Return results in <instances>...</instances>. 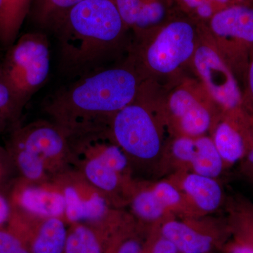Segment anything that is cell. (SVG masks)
<instances>
[{
	"mask_svg": "<svg viewBox=\"0 0 253 253\" xmlns=\"http://www.w3.org/2000/svg\"><path fill=\"white\" fill-rule=\"evenodd\" d=\"M85 174L91 184L104 191H113L118 185V173L99 154L86 165Z\"/></svg>",
	"mask_w": 253,
	"mask_h": 253,
	"instance_id": "cell-20",
	"label": "cell"
},
{
	"mask_svg": "<svg viewBox=\"0 0 253 253\" xmlns=\"http://www.w3.org/2000/svg\"><path fill=\"white\" fill-rule=\"evenodd\" d=\"M142 247L136 240H128L123 243L116 253H141Z\"/></svg>",
	"mask_w": 253,
	"mask_h": 253,
	"instance_id": "cell-33",
	"label": "cell"
},
{
	"mask_svg": "<svg viewBox=\"0 0 253 253\" xmlns=\"http://www.w3.org/2000/svg\"><path fill=\"white\" fill-rule=\"evenodd\" d=\"M132 208L136 215L148 221L157 220L166 211L153 189L146 190L136 195L132 202Z\"/></svg>",
	"mask_w": 253,
	"mask_h": 253,
	"instance_id": "cell-23",
	"label": "cell"
},
{
	"mask_svg": "<svg viewBox=\"0 0 253 253\" xmlns=\"http://www.w3.org/2000/svg\"><path fill=\"white\" fill-rule=\"evenodd\" d=\"M179 120L181 129L190 137L202 136L209 129L211 123V115L199 102L186 111Z\"/></svg>",
	"mask_w": 253,
	"mask_h": 253,
	"instance_id": "cell-21",
	"label": "cell"
},
{
	"mask_svg": "<svg viewBox=\"0 0 253 253\" xmlns=\"http://www.w3.org/2000/svg\"><path fill=\"white\" fill-rule=\"evenodd\" d=\"M19 1H21L23 4H24L26 5V6H27L28 7H29L30 9H31L32 1H33V0H19Z\"/></svg>",
	"mask_w": 253,
	"mask_h": 253,
	"instance_id": "cell-40",
	"label": "cell"
},
{
	"mask_svg": "<svg viewBox=\"0 0 253 253\" xmlns=\"http://www.w3.org/2000/svg\"><path fill=\"white\" fill-rule=\"evenodd\" d=\"M244 109L230 113V119L218 125L214 132V146L224 164L232 165L246 156L253 145V131Z\"/></svg>",
	"mask_w": 253,
	"mask_h": 253,
	"instance_id": "cell-9",
	"label": "cell"
},
{
	"mask_svg": "<svg viewBox=\"0 0 253 253\" xmlns=\"http://www.w3.org/2000/svg\"><path fill=\"white\" fill-rule=\"evenodd\" d=\"M24 106L0 66V133L14 127Z\"/></svg>",
	"mask_w": 253,
	"mask_h": 253,
	"instance_id": "cell-19",
	"label": "cell"
},
{
	"mask_svg": "<svg viewBox=\"0 0 253 253\" xmlns=\"http://www.w3.org/2000/svg\"><path fill=\"white\" fill-rule=\"evenodd\" d=\"M196 13L199 17L204 18V19L212 18L215 14L212 1L211 0H208L207 1H206L204 4L201 5L199 7L197 8V9L196 10Z\"/></svg>",
	"mask_w": 253,
	"mask_h": 253,
	"instance_id": "cell-34",
	"label": "cell"
},
{
	"mask_svg": "<svg viewBox=\"0 0 253 253\" xmlns=\"http://www.w3.org/2000/svg\"><path fill=\"white\" fill-rule=\"evenodd\" d=\"M148 253H179V252L176 246L169 240L161 235L159 231V235L152 243Z\"/></svg>",
	"mask_w": 253,
	"mask_h": 253,
	"instance_id": "cell-29",
	"label": "cell"
},
{
	"mask_svg": "<svg viewBox=\"0 0 253 253\" xmlns=\"http://www.w3.org/2000/svg\"><path fill=\"white\" fill-rule=\"evenodd\" d=\"M128 28L112 0H84L51 32L58 42L59 69L70 78L108 68Z\"/></svg>",
	"mask_w": 253,
	"mask_h": 253,
	"instance_id": "cell-2",
	"label": "cell"
},
{
	"mask_svg": "<svg viewBox=\"0 0 253 253\" xmlns=\"http://www.w3.org/2000/svg\"><path fill=\"white\" fill-rule=\"evenodd\" d=\"M231 229H239L253 234V210L245 212L244 215L240 216Z\"/></svg>",
	"mask_w": 253,
	"mask_h": 253,
	"instance_id": "cell-30",
	"label": "cell"
},
{
	"mask_svg": "<svg viewBox=\"0 0 253 253\" xmlns=\"http://www.w3.org/2000/svg\"><path fill=\"white\" fill-rule=\"evenodd\" d=\"M141 89L134 65L108 67L78 78L50 95L44 109L71 135L95 134L132 103Z\"/></svg>",
	"mask_w": 253,
	"mask_h": 253,
	"instance_id": "cell-1",
	"label": "cell"
},
{
	"mask_svg": "<svg viewBox=\"0 0 253 253\" xmlns=\"http://www.w3.org/2000/svg\"><path fill=\"white\" fill-rule=\"evenodd\" d=\"M64 253H101V246L90 229L79 226L68 234Z\"/></svg>",
	"mask_w": 253,
	"mask_h": 253,
	"instance_id": "cell-22",
	"label": "cell"
},
{
	"mask_svg": "<svg viewBox=\"0 0 253 253\" xmlns=\"http://www.w3.org/2000/svg\"><path fill=\"white\" fill-rule=\"evenodd\" d=\"M211 1H214L216 4L219 5L221 6V9H224L226 6L231 5V0H211Z\"/></svg>",
	"mask_w": 253,
	"mask_h": 253,
	"instance_id": "cell-38",
	"label": "cell"
},
{
	"mask_svg": "<svg viewBox=\"0 0 253 253\" xmlns=\"http://www.w3.org/2000/svg\"><path fill=\"white\" fill-rule=\"evenodd\" d=\"M183 4L185 5L186 7L190 9L196 11L198 7L207 1L208 0H180Z\"/></svg>",
	"mask_w": 253,
	"mask_h": 253,
	"instance_id": "cell-37",
	"label": "cell"
},
{
	"mask_svg": "<svg viewBox=\"0 0 253 253\" xmlns=\"http://www.w3.org/2000/svg\"><path fill=\"white\" fill-rule=\"evenodd\" d=\"M195 31L186 21L168 23L149 45L141 50V61L154 72L172 73L194 54Z\"/></svg>",
	"mask_w": 253,
	"mask_h": 253,
	"instance_id": "cell-6",
	"label": "cell"
},
{
	"mask_svg": "<svg viewBox=\"0 0 253 253\" xmlns=\"http://www.w3.org/2000/svg\"><path fill=\"white\" fill-rule=\"evenodd\" d=\"M11 208L10 203L2 195L0 194V227L9 220Z\"/></svg>",
	"mask_w": 253,
	"mask_h": 253,
	"instance_id": "cell-32",
	"label": "cell"
},
{
	"mask_svg": "<svg viewBox=\"0 0 253 253\" xmlns=\"http://www.w3.org/2000/svg\"><path fill=\"white\" fill-rule=\"evenodd\" d=\"M68 234L59 218H48L42 224L32 245L33 253H63Z\"/></svg>",
	"mask_w": 253,
	"mask_h": 253,
	"instance_id": "cell-18",
	"label": "cell"
},
{
	"mask_svg": "<svg viewBox=\"0 0 253 253\" xmlns=\"http://www.w3.org/2000/svg\"><path fill=\"white\" fill-rule=\"evenodd\" d=\"M224 249L226 253H253V249L249 245L235 238L226 245Z\"/></svg>",
	"mask_w": 253,
	"mask_h": 253,
	"instance_id": "cell-31",
	"label": "cell"
},
{
	"mask_svg": "<svg viewBox=\"0 0 253 253\" xmlns=\"http://www.w3.org/2000/svg\"><path fill=\"white\" fill-rule=\"evenodd\" d=\"M13 201L25 212L46 219L59 218L66 207L63 194L36 186H19L15 190Z\"/></svg>",
	"mask_w": 253,
	"mask_h": 253,
	"instance_id": "cell-11",
	"label": "cell"
},
{
	"mask_svg": "<svg viewBox=\"0 0 253 253\" xmlns=\"http://www.w3.org/2000/svg\"><path fill=\"white\" fill-rule=\"evenodd\" d=\"M65 214L68 220L76 222L82 220H97L107 211V204L102 196L94 193L90 198L83 200L77 190L68 186L63 192Z\"/></svg>",
	"mask_w": 253,
	"mask_h": 253,
	"instance_id": "cell-14",
	"label": "cell"
},
{
	"mask_svg": "<svg viewBox=\"0 0 253 253\" xmlns=\"http://www.w3.org/2000/svg\"><path fill=\"white\" fill-rule=\"evenodd\" d=\"M194 61L200 77L218 104L229 113L244 109L242 93L234 73L216 50L199 46Z\"/></svg>",
	"mask_w": 253,
	"mask_h": 253,
	"instance_id": "cell-7",
	"label": "cell"
},
{
	"mask_svg": "<svg viewBox=\"0 0 253 253\" xmlns=\"http://www.w3.org/2000/svg\"><path fill=\"white\" fill-rule=\"evenodd\" d=\"M246 93L243 95V106L253 113V49L250 54L246 73Z\"/></svg>",
	"mask_w": 253,
	"mask_h": 253,
	"instance_id": "cell-28",
	"label": "cell"
},
{
	"mask_svg": "<svg viewBox=\"0 0 253 253\" xmlns=\"http://www.w3.org/2000/svg\"><path fill=\"white\" fill-rule=\"evenodd\" d=\"M9 155L0 148V186L7 174L8 168L6 164L7 161L6 157L9 156Z\"/></svg>",
	"mask_w": 253,
	"mask_h": 253,
	"instance_id": "cell-36",
	"label": "cell"
},
{
	"mask_svg": "<svg viewBox=\"0 0 253 253\" xmlns=\"http://www.w3.org/2000/svg\"><path fill=\"white\" fill-rule=\"evenodd\" d=\"M247 163L249 166V168L252 169L253 172V145L251 149H250L249 153H248L247 155Z\"/></svg>",
	"mask_w": 253,
	"mask_h": 253,
	"instance_id": "cell-39",
	"label": "cell"
},
{
	"mask_svg": "<svg viewBox=\"0 0 253 253\" xmlns=\"http://www.w3.org/2000/svg\"><path fill=\"white\" fill-rule=\"evenodd\" d=\"M1 227H0V253H30L16 233L12 230H5Z\"/></svg>",
	"mask_w": 253,
	"mask_h": 253,
	"instance_id": "cell-26",
	"label": "cell"
},
{
	"mask_svg": "<svg viewBox=\"0 0 253 253\" xmlns=\"http://www.w3.org/2000/svg\"><path fill=\"white\" fill-rule=\"evenodd\" d=\"M5 78L23 104L44 85L51 68L47 36L29 33L20 37L7 49L0 65Z\"/></svg>",
	"mask_w": 253,
	"mask_h": 253,
	"instance_id": "cell-3",
	"label": "cell"
},
{
	"mask_svg": "<svg viewBox=\"0 0 253 253\" xmlns=\"http://www.w3.org/2000/svg\"><path fill=\"white\" fill-rule=\"evenodd\" d=\"M234 234V238L239 239L243 242L249 245L253 249V234L248 231L239 230V229H232L231 230Z\"/></svg>",
	"mask_w": 253,
	"mask_h": 253,
	"instance_id": "cell-35",
	"label": "cell"
},
{
	"mask_svg": "<svg viewBox=\"0 0 253 253\" xmlns=\"http://www.w3.org/2000/svg\"><path fill=\"white\" fill-rule=\"evenodd\" d=\"M139 96L113 116L110 121L111 133L123 151L149 161L161 151V136L152 114L139 101Z\"/></svg>",
	"mask_w": 253,
	"mask_h": 253,
	"instance_id": "cell-5",
	"label": "cell"
},
{
	"mask_svg": "<svg viewBox=\"0 0 253 253\" xmlns=\"http://www.w3.org/2000/svg\"><path fill=\"white\" fill-rule=\"evenodd\" d=\"M153 191L164 207L174 208L180 204L181 196L177 189L167 181L158 182L153 188Z\"/></svg>",
	"mask_w": 253,
	"mask_h": 253,
	"instance_id": "cell-25",
	"label": "cell"
},
{
	"mask_svg": "<svg viewBox=\"0 0 253 253\" xmlns=\"http://www.w3.org/2000/svg\"><path fill=\"white\" fill-rule=\"evenodd\" d=\"M182 188L196 206L204 212H212L221 204L222 191L214 178L191 173L184 178Z\"/></svg>",
	"mask_w": 253,
	"mask_h": 253,
	"instance_id": "cell-13",
	"label": "cell"
},
{
	"mask_svg": "<svg viewBox=\"0 0 253 253\" xmlns=\"http://www.w3.org/2000/svg\"><path fill=\"white\" fill-rule=\"evenodd\" d=\"M189 163L194 173L211 178L217 177L224 166L212 139L203 136L194 137Z\"/></svg>",
	"mask_w": 253,
	"mask_h": 253,
	"instance_id": "cell-16",
	"label": "cell"
},
{
	"mask_svg": "<svg viewBox=\"0 0 253 253\" xmlns=\"http://www.w3.org/2000/svg\"><path fill=\"white\" fill-rule=\"evenodd\" d=\"M198 103L199 101L190 91L181 89L174 91L171 95L169 107L172 114L179 119L186 111Z\"/></svg>",
	"mask_w": 253,
	"mask_h": 253,
	"instance_id": "cell-24",
	"label": "cell"
},
{
	"mask_svg": "<svg viewBox=\"0 0 253 253\" xmlns=\"http://www.w3.org/2000/svg\"><path fill=\"white\" fill-rule=\"evenodd\" d=\"M211 28L230 44L236 57L248 69V56L253 49V5L233 4L218 10L211 18Z\"/></svg>",
	"mask_w": 253,
	"mask_h": 253,
	"instance_id": "cell-8",
	"label": "cell"
},
{
	"mask_svg": "<svg viewBox=\"0 0 253 253\" xmlns=\"http://www.w3.org/2000/svg\"><path fill=\"white\" fill-rule=\"evenodd\" d=\"M29 12L19 0H0V47L7 50L14 44Z\"/></svg>",
	"mask_w": 253,
	"mask_h": 253,
	"instance_id": "cell-15",
	"label": "cell"
},
{
	"mask_svg": "<svg viewBox=\"0 0 253 253\" xmlns=\"http://www.w3.org/2000/svg\"><path fill=\"white\" fill-rule=\"evenodd\" d=\"M71 134L46 122L33 123L15 129L10 139V155L25 179L35 181L42 176L46 160L60 156Z\"/></svg>",
	"mask_w": 253,
	"mask_h": 253,
	"instance_id": "cell-4",
	"label": "cell"
},
{
	"mask_svg": "<svg viewBox=\"0 0 253 253\" xmlns=\"http://www.w3.org/2000/svg\"><path fill=\"white\" fill-rule=\"evenodd\" d=\"M128 28L146 32L166 16L164 5L158 0H112Z\"/></svg>",
	"mask_w": 253,
	"mask_h": 253,
	"instance_id": "cell-12",
	"label": "cell"
},
{
	"mask_svg": "<svg viewBox=\"0 0 253 253\" xmlns=\"http://www.w3.org/2000/svg\"><path fill=\"white\" fill-rule=\"evenodd\" d=\"M160 233L176 246L179 253H211L223 244L219 231L177 220L165 222Z\"/></svg>",
	"mask_w": 253,
	"mask_h": 253,
	"instance_id": "cell-10",
	"label": "cell"
},
{
	"mask_svg": "<svg viewBox=\"0 0 253 253\" xmlns=\"http://www.w3.org/2000/svg\"><path fill=\"white\" fill-rule=\"evenodd\" d=\"M84 0H33L30 9L34 22L51 31L68 11Z\"/></svg>",
	"mask_w": 253,
	"mask_h": 253,
	"instance_id": "cell-17",
	"label": "cell"
},
{
	"mask_svg": "<svg viewBox=\"0 0 253 253\" xmlns=\"http://www.w3.org/2000/svg\"><path fill=\"white\" fill-rule=\"evenodd\" d=\"M99 155L116 172H122L127 165L126 155L120 146L115 145L106 146Z\"/></svg>",
	"mask_w": 253,
	"mask_h": 253,
	"instance_id": "cell-27",
	"label": "cell"
}]
</instances>
